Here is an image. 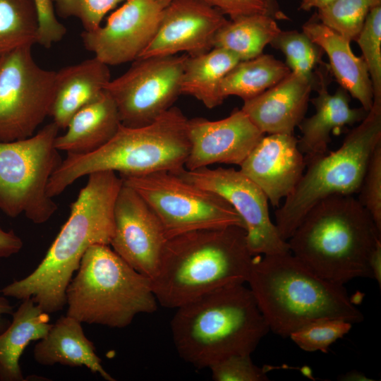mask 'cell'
Segmentation results:
<instances>
[{
    "label": "cell",
    "mask_w": 381,
    "mask_h": 381,
    "mask_svg": "<svg viewBox=\"0 0 381 381\" xmlns=\"http://www.w3.org/2000/svg\"><path fill=\"white\" fill-rule=\"evenodd\" d=\"M302 32L327 54L331 72L340 87L369 111L373 103L371 80L365 63L353 54L351 42L322 24L316 15L302 26Z\"/></svg>",
    "instance_id": "7402d4cb"
},
{
    "label": "cell",
    "mask_w": 381,
    "mask_h": 381,
    "mask_svg": "<svg viewBox=\"0 0 381 381\" xmlns=\"http://www.w3.org/2000/svg\"><path fill=\"white\" fill-rule=\"evenodd\" d=\"M111 80L109 66L94 56L56 71L49 116L66 129L73 115L97 99Z\"/></svg>",
    "instance_id": "44dd1931"
},
{
    "label": "cell",
    "mask_w": 381,
    "mask_h": 381,
    "mask_svg": "<svg viewBox=\"0 0 381 381\" xmlns=\"http://www.w3.org/2000/svg\"><path fill=\"white\" fill-rule=\"evenodd\" d=\"M380 143L381 104L373 103L339 148L305 160L301 179L274 212V224L281 238L287 241L310 209L322 199L358 193L370 157Z\"/></svg>",
    "instance_id": "ba28073f"
},
{
    "label": "cell",
    "mask_w": 381,
    "mask_h": 381,
    "mask_svg": "<svg viewBox=\"0 0 381 381\" xmlns=\"http://www.w3.org/2000/svg\"><path fill=\"white\" fill-rule=\"evenodd\" d=\"M155 213L167 238L185 233L237 226L244 223L219 195L197 186L171 171L142 176L119 175Z\"/></svg>",
    "instance_id": "30bf717a"
},
{
    "label": "cell",
    "mask_w": 381,
    "mask_h": 381,
    "mask_svg": "<svg viewBox=\"0 0 381 381\" xmlns=\"http://www.w3.org/2000/svg\"><path fill=\"white\" fill-rule=\"evenodd\" d=\"M158 4H159L163 7L167 6L170 2H171L173 0H155Z\"/></svg>",
    "instance_id": "f6af8a7d"
},
{
    "label": "cell",
    "mask_w": 381,
    "mask_h": 381,
    "mask_svg": "<svg viewBox=\"0 0 381 381\" xmlns=\"http://www.w3.org/2000/svg\"><path fill=\"white\" fill-rule=\"evenodd\" d=\"M37 29L33 0H0V53L36 44Z\"/></svg>",
    "instance_id": "f1b7e54d"
},
{
    "label": "cell",
    "mask_w": 381,
    "mask_h": 381,
    "mask_svg": "<svg viewBox=\"0 0 381 381\" xmlns=\"http://www.w3.org/2000/svg\"><path fill=\"white\" fill-rule=\"evenodd\" d=\"M290 73L285 63L272 55L261 54L253 59L240 61L222 79L220 95L224 99L234 95L245 101L262 93Z\"/></svg>",
    "instance_id": "83f0119b"
},
{
    "label": "cell",
    "mask_w": 381,
    "mask_h": 381,
    "mask_svg": "<svg viewBox=\"0 0 381 381\" xmlns=\"http://www.w3.org/2000/svg\"><path fill=\"white\" fill-rule=\"evenodd\" d=\"M247 283L270 331L282 337L320 319L363 320L344 285L319 277L291 252L253 255Z\"/></svg>",
    "instance_id": "7a4b0ae2"
},
{
    "label": "cell",
    "mask_w": 381,
    "mask_h": 381,
    "mask_svg": "<svg viewBox=\"0 0 381 381\" xmlns=\"http://www.w3.org/2000/svg\"><path fill=\"white\" fill-rule=\"evenodd\" d=\"M13 307L5 296H0V333L2 332L9 325L4 318V315H12Z\"/></svg>",
    "instance_id": "60d3db41"
},
{
    "label": "cell",
    "mask_w": 381,
    "mask_h": 381,
    "mask_svg": "<svg viewBox=\"0 0 381 381\" xmlns=\"http://www.w3.org/2000/svg\"><path fill=\"white\" fill-rule=\"evenodd\" d=\"M171 321L179 356L196 368L255 350L270 331L244 284L211 291L176 308Z\"/></svg>",
    "instance_id": "277c9868"
},
{
    "label": "cell",
    "mask_w": 381,
    "mask_h": 381,
    "mask_svg": "<svg viewBox=\"0 0 381 381\" xmlns=\"http://www.w3.org/2000/svg\"><path fill=\"white\" fill-rule=\"evenodd\" d=\"M114 222L109 246L136 271L154 279L168 238L150 207L135 190L123 183L116 199Z\"/></svg>",
    "instance_id": "5bb4252c"
},
{
    "label": "cell",
    "mask_w": 381,
    "mask_h": 381,
    "mask_svg": "<svg viewBox=\"0 0 381 381\" xmlns=\"http://www.w3.org/2000/svg\"><path fill=\"white\" fill-rule=\"evenodd\" d=\"M318 65L315 71L318 96L310 99L315 113L303 118L298 126L301 132L298 146L305 160L327 153L333 131L362 121L368 112L362 107L351 108L349 95L341 87L331 94L328 90L332 78L329 65L324 61Z\"/></svg>",
    "instance_id": "d6986e66"
},
{
    "label": "cell",
    "mask_w": 381,
    "mask_h": 381,
    "mask_svg": "<svg viewBox=\"0 0 381 381\" xmlns=\"http://www.w3.org/2000/svg\"><path fill=\"white\" fill-rule=\"evenodd\" d=\"M230 20L255 14L268 15L267 0H202Z\"/></svg>",
    "instance_id": "74e56055"
},
{
    "label": "cell",
    "mask_w": 381,
    "mask_h": 381,
    "mask_svg": "<svg viewBox=\"0 0 381 381\" xmlns=\"http://www.w3.org/2000/svg\"><path fill=\"white\" fill-rule=\"evenodd\" d=\"M13 320L0 333V380H25L19 364L20 358L29 343L43 339L52 325L49 313L32 298L23 300L13 313Z\"/></svg>",
    "instance_id": "d4e9b609"
},
{
    "label": "cell",
    "mask_w": 381,
    "mask_h": 381,
    "mask_svg": "<svg viewBox=\"0 0 381 381\" xmlns=\"http://www.w3.org/2000/svg\"><path fill=\"white\" fill-rule=\"evenodd\" d=\"M280 50L286 57V65L291 71L313 79L316 65L322 62L323 50L303 32L281 30L270 44Z\"/></svg>",
    "instance_id": "4dcf8cb0"
},
{
    "label": "cell",
    "mask_w": 381,
    "mask_h": 381,
    "mask_svg": "<svg viewBox=\"0 0 381 381\" xmlns=\"http://www.w3.org/2000/svg\"><path fill=\"white\" fill-rule=\"evenodd\" d=\"M188 54L138 58L105 90L114 99L122 125L147 126L172 107L181 92Z\"/></svg>",
    "instance_id": "7c38bea8"
},
{
    "label": "cell",
    "mask_w": 381,
    "mask_h": 381,
    "mask_svg": "<svg viewBox=\"0 0 381 381\" xmlns=\"http://www.w3.org/2000/svg\"><path fill=\"white\" fill-rule=\"evenodd\" d=\"M81 324L67 315L61 317L35 346V361L43 365L59 363L70 367L85 366L104 380L114 381L103 368L95 347L86 337Z\"/></svg>",
    "instance_id": "603a6c76"
},
{
    "label": "cell",
    "mask_w": 381,
    "mask_h": 381,
    "mask_svg": "<svg viewBox=\"0 0 381 381\" xmlns=\"http://www.w3.org/2000/svg\"><path fill=\"white\" fill-rule=\"evenodd\" d=\"M128 0H52L58 16L78 18L85 31L101 25L104 16L119 4Z\"/></svg>",
    "instance_id": "836d02e7"
},
{
    "label": "cell",
    "mask_w": 381,
    "mask_h": 381,
    "mask_svg": "<svg viewBox=\"0 0 381 381\" xmlns=\"http://www.w3.org/2000/svg\"><path fill=\"white\" fill-rule=\"evenodd\" d=\"M268 16L275 20H287L289 18L279 9L277 0H267Z\"/></svg>",
    "instance_id": "7bdbcfd3"
},
{
    "label": "cell",
    "mask_w": 381,
    "mask_h": 381,
    "mask_svg": "<svg viewBox=\"0 0 381 381\" xmlns=\"http://www.w3.org/2000/svg\"><path fill=\"white\" fill-rule=\"evenodd\" d=\"M381 231L351 195H334L306 213L287 240L290 252L319 277L344 285L373 278L370 255Z\"/></svg>",
    "instance_id": "5b68a950"
},
{
    "label": "cell",
    "mask_w": 381,
    "mask_h": 381,
    "mask_svg": "<svg viewBox=\"0 0 381 381\" xmlns=\"http://www.w3.org/2000/svg\"><path fill=\"white\" fill-rule=\"evenodd\" d=\"M66 294L67 315L111 328L126 327L137 315L157 308L152 280L104 244L88 248Z\"/></svg>",
    "instance_id": "52a82bcc"
},
{
    "label": "cell",
    "mask_w": 381,
    "mask_h": 381,
    "mask_svg": "<svg viewBox=\"0 0 381 381\" xmlns=\"http://www.w3.org/2000/svg\"><path fill=\"white\" fill-rule=\"evenodd\" d=\"M282 30L276 20L267 14L242 16L228 20L216 33L213 48L227 50L240 61L253 59Z\"/></svg>",
    "instance_id": "4316f807"
},
{
    "label": "cell",
    "mask_w": 381,
    "mask_h": 381,
    "mask_svg": "<svg viewBox=\"0 0 381 381\" xmlns=\"http://www.w3.org/2000/svg\"><path fill=\"white\" fill-rule=\"evenodd\" d=\"M228 21L202 0H173L162 11L156 33L139 58L205 53L217 31Z\"/></svg>",
    "instance_id": "2e32d148"
},
{
    "label": "cell",
    "mask_w": 381,
    "mask_h": 381,
    "mask_svg": "<svg viewBox=\"0 0 381 381\" xmlns=\"http://www.w3.org/2000/svg\"><path fill=\"white\" fill-rule=\"evenodd\" d=\"M334 0H301L299 10L309 11L312 8L320 9Z\"/></svg>",
    "instance_id": "b9f144b4"
},
{
    "label": "cell",
    "mask_w": 381,
    "mask_h": 381,
    "mask_svg": "<svg viewBox=\"0 0 381 381\" xmlns=\"http://www.w3.org/2000/svg\"><path fill=\"white\" fill-rule=\"evenodd\" d=\"M315 73V72H314ZM317 78L294 71L259 95L243 101L241 110L264 134H294L305 118Z\"/></svg>",
    "instance_id": "ffe728a7"
},
{
    "label": "cell",
    "mask_w": 381,
    "mask_h": 381,
    "mask_svg": "<svg viewBox=\"0 0 381 381\" xmlns=\"http://www.w3.org/2000/svg\"><path fill=\"white\" fill-rule=\"evenodd\" d=\"M361 204L381 231V143L372 152L358 192Z\"/></svg>",
    "instance_id": "e575fe53"
},
{
    "label": "cell",
    "mask_w": 381,
    "mask_h": 381,
    "mask_svg": "<svg viewBox=\"0 0 381 381\" xmlns=\"http://www.w3.org/2000/svg\"><path fill=\"white\" fill-rule=\"evenodd\" d=\"M352 323L341 319L326 318L310 322L292 332L289 337L302 350L327 353L329 347L342 338Z\"/></svg>",
    "instance_id": "d6a6232c"
},
{
    "label": "cell",
    "mask_w": 381,
    "mask_h": 381,
    "mask_svg": "<svg viewBox=\"0 0 381 381\" xmlns=\"http://www.w3.org/2000/svg\"><path fill=\"white\" fill-rule=\"evenodd\" d=\"M188 120L179 108L172 107L147 126L121 124L113 138L95 151L67 154L49 179L48 195L54 198L79 178L98 171L142 176L184 168L190 150Z\"/></svg>",
    "instance_id": "8992f818"
},
{
    "label": "cell",
    "mask_w": 381,
    "mask_h": 381,
    "mask_svg": "<svg viewBox=\"0 0 381 381\" xmlns=\"http://www.w3.org/2000/svg\"><path fill=\"white\" fill-rule=\"evenodd\" d=\"M28 44L0 55V141L25 139L49 116L56 71L41 68Z\"/></svg>",
    "instance_id": "8fae6325"
},
{
    "label": "cell",
    "mask_w": 381,
    "mask_h": 381,
    "mask_svg": "<svg viewBox=\"0 0 381 381\" xmlns=\"http://www.w3.org/2000/svg\"><path fill=\"white\" fill-rule=\"evenodd\" d=\"M174 173L219 195L234 208L244 223L248 247L253 255L290 252L288 242L281 238L270 219L266 195L239 169L205 167L194 170L182 168Z\"/></svg>",
    "instance_id": "4fadbf2b"
},
{
    "label": "cell",
    "mask_w": 381,
    "mask_h": 381,
    "mask_svg": "<svg viewBox=\"0 0 381 381\" xmlns=\"http://www.w3.org/2000/svg\"><path fill=\"white\" fill-rule=\"evenodd\" d=\"M379 5L381 0H334L318 9L316 16L322 24L351 42L359 35L370 9Z\"/></svg>",
    "instance_id": "f546056e"
},
{
    "label": "cell",
    "mask_w": 381,
    "mask_h": 381,
    "mask_svg": "<svg viewBox=\"0 0 381 381\" xmlns=\"http://www.w3.org/2000/svg\"><path fill=\"white\" fill-rule=\"evenodd\" d=\"M122 179L111 171L88 175L70 206V214L37 267L0 291L19 300L32 298L46 313L61 310L66 289L81 259L92 245H109L114 235V209Z\"/></svg>",
    "instance_id": "6da1fadb"
},
{
    "label": "cell",
    "mask_w": 381,
    "mask_h": 381,
    "mask_svg": "<svg viewBox=\"0 0 381 381\" xmlns=\"http://www.w3.org/2000/svg\"><path fill=\"white\" fill-rule=\"evenodd\" d=\"M1 53H0V55H1Z\"/></svg>",
    "instance_id": "bcb514c9"
},
{
    "label": "cell",
    "mask_w": 381,
    "mask_h": 381,
    "mask_svg": "<svg viewBox=\"0 0 381 381\" xmlns=\"http://www.w3.org/2000/svg\"><path fill=\"white\" fill-rule=\"evenodd\" d=\"M121 124L116 105L105 90L73 115L66 132L56 138L55 147L67 154L92 152L109 141Z\"/></svg>",
    "instance_id": "cb8c5ba5"
},
{
    "label": "cell",
    "mask_w": 381,
    "mask_h": 381,
    "mask_svg": "<svg viewBox=\"0 0 381 381\" xmlns=\"http://www.w3.org/2000/svg\"><path fill=\"white\" fill-rule=\"evenodd\" d=\"M215 381H266L267 370L255 365L249 354H235L209 367Z\"/></svg>",
    "instance_id": "d590c367"
},
{
    "label": "cell",
    "mask_w": 381,
    "mask_h": 381,
    "mask_svg": "<svg viewBox=\"0 0 381 381\" xmlns=\"http://www.w3.org/2000/svg\"><path fill=\"white\" fill-rule=\"evenodd\" d=\"M369 266L374 278L381 286V239L377 241L375 246L370 255L369 260Z\"/></svg>",
    "instance_id": "ab89813d"
},
{
    "label": "cell",
    "mask_w": 381,
    "mask_h": 381,
    "mask_svg": "<svg viewBox=\"0 0 381 381\" xmlns=\"http://www.w3.org/2000/svg\"><path fill=\"white\" fill-rule=\"evenodd\" d=\"M355 41L370 75L373 103L381 104V5L370 9Z\"/></svg>",
    "instance_id": "1f68e13d"
},
{
    "label": "cell",
    "mask_w": 381,
    "mask_h": 381,
    "mask_svg": "<svg viewBox=\"0 0 381 381\" xmlns=\"http://www.w3.org/2000/svg\"><path fill=\"white\" fill-rule=\"evenodd\" d=\"M190 150L184 168L194 170L214 164L240 165L265 135L241 109L217 121L188 120Z\"/></svg>",
    "instance_id": "e0dca14e"
},
{
    "label": "cell",
    "mask_w": 381,
    "mask_h": 381,
    "mask_svg": "<svg viewBox=\"0 0 381 381\" xmlns=\"http://www.w3.org/2000/svg\"><path fill=\"white\" fill-rule=\"evenodd\" d=\"M239 61L236 55L220 48L188 55L181 80V94L194 97L208 109L220 105L224 100L220 95V83Z\"/></svg>",
    "instance_id": "484cf974"
},
{
    "label": "cell",
    "mask_w": 381,
    "mask_h": 381,
    "mask_svg": "<svg viewBox=\"0 0 381 381\" xmlns=\"http://www.w3.org/2000/svg\"><path fill=\"white\" fill-rule=\"evenodd\" d=\"M38 20L37 44L49 49L60 42L67 29L56 16L52 0H33Z\"/></svg>",
    "instance_id": "8d00e7d4"
},
{
    "label": "cell",
    "mask_w": 381,
    "mask_h": 381,
    "mask_svg": "<svg viewBox=\"0 0 381 381\" xmlns=\"http://www.w3.org/2000/svg\"><path fill=\"white\" fill-rule=\"evenodd\" d=\"M253 257L246 230L237 226L170 238L152 279L155 296L161 306L176 308L217 289L244 284Z\"/></svg>",
    "instance_id": "3957f363"
},
{
    "label": "cell",
    "mask_w": 381,
    "mask_h": 381,
    "mask_svg": "<svg viewBox=\"0 0 381 381\" xmlns=\"http://www.w3.org/2000/svg\"><path fill=\"white\" fill-rule=\"evenodd\" d=\"M164 8L155 0H128L104 25L81 33L83 45L107 66L135 61L155 36Z\"/></svg>",
    "instance_id": "9a60e30c"
},
{
    "label": "cell",
    "mask_w": 381,
    "mask_h": 381,
    "mask_svg": "<svg viewBox=\"0 0 381 381\" xmlns=\"http://www.w3.org/2000/svg\"><path fill=\"white\" fill-rule=\"evenodd\" d=\"M23 247L21 238L13 230L5 231L0 226V258L18 253Z\"/></svg>",
    "instance_id": "f35d334b"
},
{
    "label": "cell",
    "mask_w": 381,
    "mask_h": 381,
    "mask_svg": "<svg viewBox=\"0 0 381 381\" xmlns=\"http://www.w3.org/2000/svg\"><path fill=\"white\" fill-rule=\"evenodd\" d=\"M239 167L262 189L272 205L279 207L281 200L291 193L301 179L306 161L294 134H267Z\"/></svg>",
    "instance_id": "ac0fdd59"
},
{
    "label": "cell",
    "mask_w": 381,
    "mask_h": 381,
    "mask_svg": "<svg viewBox=\"0 0 381 381\" xmlns=\"http://www.w3.org/2000/svg\"><path fill=\"white\" fill-rule=\"evenodd\" d=\"M59 130L52 121L29 138L0 141V210L7 216L40 224L57 210L47 186L63 160L55 147Z\"/></svg>",
    "instance_id": "9c48e42d"
},
{
    "label": "cell",
    "mask_w": 381,
    "mask_h": 381,
    "mask_svg": "<svg viewBox=\"0 0 381 381\" xmlns=\"http://www.w3.org/2000/svg\"><path fill=\"white\" fill-rule=\"evenodd\" d=\"M340 380L344 381L371 380L370 379H368V377L365 376L362 373L356 370L348 372L346 374L344 375Z\"/></svg>",
    "instance_id": "ee69618b"
}]
</instances>
